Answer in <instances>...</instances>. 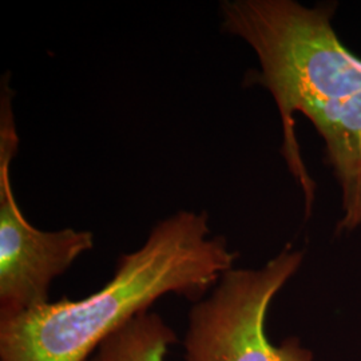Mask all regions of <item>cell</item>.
I'll list each match as a JSON object with an SVG mask.
<instances>
[{"label": "cell", "mask_w": 361, "mask_h": 361, "mask_svg": "<svg viewBox=\"0 0 361 361\" xmlns=\"http://www.w3.org/2000/svg\"><path fill=\"white\" fill-rule=\"evenodd\" d=\"M13 92L1 80L0 97V320L40 308L50 301L52 281L94 247L89 231L46 232L25 217L11 183L18 152Z\"/></svg>", "instance_id": "4"}, {"label": "cell", "mask_w": 361, "mask_h": 361, "mask_svg": "<svg viewBox=\"0 0 361 361\" xmlns=\"http://www.w3.org/2000/svg\"><path fill=\"white\" fill-rule=\"evenodd\" d=\"M237 253L210 235L207 212L159 221L113 279L80 300L62 298L0 320V361H86L109 336L166 295L198 301L233 269Z\"/></svg>", "instance_id": "1"}, {"label": "cell", "mask_w": 361, "mask_h": 361, "mask_svg": "<svg viewBox=\"0 0 361 361\" xmlns=\"http://www.w3.org/2000/svg\"><path fill=\"white\" fill-rule=\"evenodd\" d=\"M302 259L301 250L288 245L262 268L225 271L189 310L185 361H313L297 337L274 345L265 332L271 300Z\"/></svg>", "instance_id": "3"}, {"label": "cell", "mask_w": 361, "mask_h": 361, "mask_svg": "<svg viewBox=\"0 0 361 361\" xmlns=\"http://www.w3.org/2000/svg\"><path fill=\"white\" fill-rule=\"evenodd\" d=\"M325 142V158L341 190L337 232L361 226V91L304 111Z\"/></svg>", "instance_id": "5"}, {"label": "cell", "mask_w": 361, "mask_h": 361, "mask_svg": "<svg viewBox=\"0 0 361 361\" xmlns=\"http://www.w3.org/2000/svg\"><path fill=\"white\" fill-rule=\"evenodd\" d=\"M219 10L222 30L243 39L257 55L259 70L250 71L247 80L269 91L276 102L283 125L281 154L310 214L316 186L301 157L295 114L361 91V59L334 30L335 6L226 0Z\"/></svg>", "instance_id": "2"}, {"label": "cell", "mask_w": 361, "mask_h": 361, "mask_svg": "<svg viewBox=\"0 0 361 361\" xmlns=\"http://www.w3.org/2000/svg\"><path fill=\"white\" fill-rule=\"evenodd\" d=\"M177 341L161 314L143 312L104 340L86 361H164Z\"/></svg>", "instance_id": "6"}]
</instances>
